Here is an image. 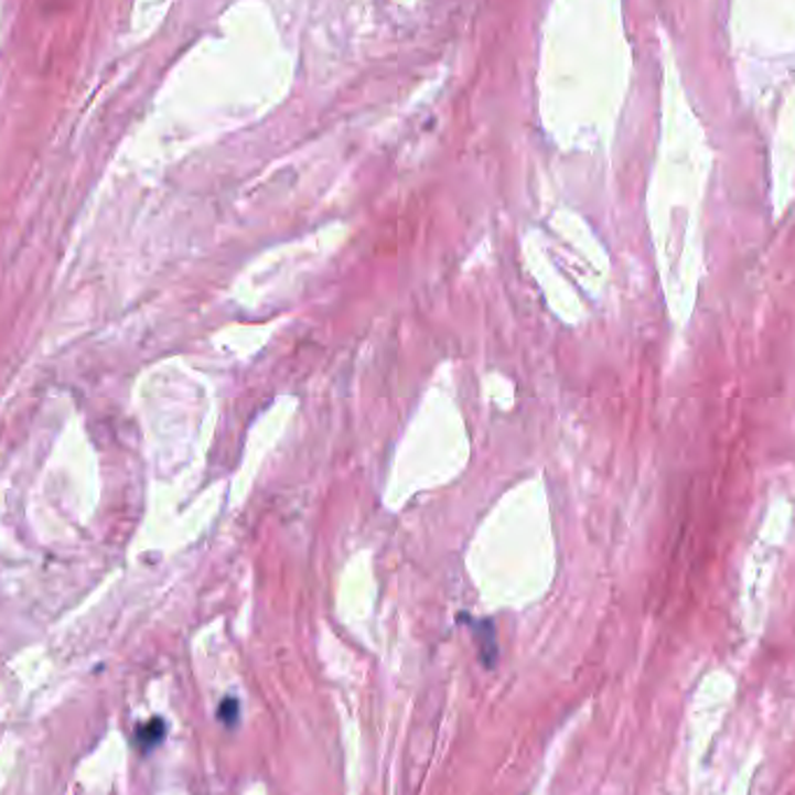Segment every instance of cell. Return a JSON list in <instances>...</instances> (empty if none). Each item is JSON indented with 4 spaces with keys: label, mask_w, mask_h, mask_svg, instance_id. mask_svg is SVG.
Instances as JSON below:
<instances>
[{
    "label": "cell",
    "mask_w": 795,
    "mask_h": 795,
    "mask_svg": "<svg viewBox=\"0 0 795 795\" xmlns=\"http://www.w3.org/2000/svg\"><path fill=\"white\" fill-rule=\"evenodd\" d=\"M217 717H219L226 726H235V723H238V719H240V705H238V700H235V698H224L222 705H219Z\"/></svg>",
    "instance_id": "7a4b0ae2"
},
{
    "label": "cell",
    "mask_w": 795,
    "mask_h": 795,
    "mask_svg": "<svg viewBox=\"0 0 795 795\" xmlns=\"http://www.w3.org/2000/svg\"><path fill=\"white\" fill-rule=\"evenodd\" d=\"M165 735H168V723L161 717H154V719H149L147 723L138 726L136 744L147 754V751L157 749L165 740Z\"/></svg>",
    "instance_id": "6da1fadb"
}]
</instances>
